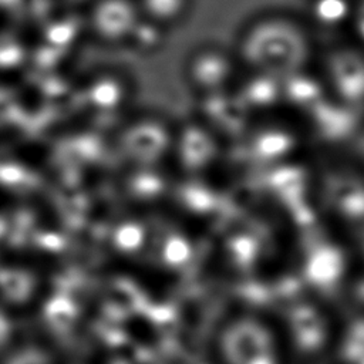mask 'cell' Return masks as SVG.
<instances>
[{
    "label": "cell",
    "mask_w": 364,
    "mask_h": 364,
    "mask_svg": "<svg viewBox=\"0 0 364 364\" xmlns=\"http://www.w3.org/2000/svg\"><path fill=\"white\" fill-rule=\"evenodd\" d=\"M141 18L162 31L178 27L188 16L193 0H135Z\"/></svg>",
    "instance_id": "cell-2"
},
{
    "label": "cell",
    "mask_w": 364,
    "mask_h": 364,
    "mask_svg": "<svg viewBox=\"0 0 364 364\" xmlns=\"http://www.w3.org/2000/svg\"><path fill=\"white\" fill-rule=\"evenodd\" d=\"M141 20L135 0H91L85 11L90 36L108 47L129 44Z\"/></svg>",
    "instance_id": "cell-1"
}]
</instances>
